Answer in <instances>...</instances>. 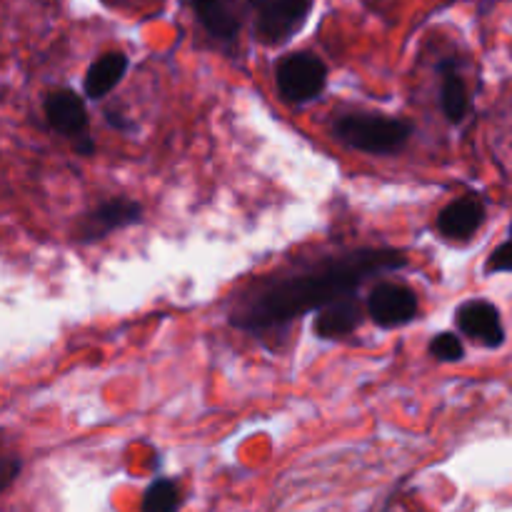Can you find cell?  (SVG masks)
Masks as SVG:
<instances>
[{
	"instance_id": "30bf717a",
	"label": "cell",
	"mask_w": 512,
	"mask_h": 512,
	"mask_svg": "<svg viewBox=\"0 0 512 512\" xmlns=\"http://www.w3.org/2000/svg\"><path fill=\"white\" fill-rule=\"evenodd\" d=\"M190 5L198 15L200 25L213 38L225 40V43L238 38L240 18L238 10H235V0H190Z\"/></svg>"
},
{
	"instance_id": "7a4b0ae2",
	"label": "cell",
	"mask_w": 512,
	"mask_h": 512,
	"mask_svg": "<svg viewBox=\"0 0 512 512\" xmlns=\"http://www.w3.org/2000/svg\"><path fill=\"white\" fill-rule=\"evenodd\" d=\"M333 130L348 148L368 155L398 153L410 140V133H413L405 120L375 113L343 115Z\"/></svg>"
},
{
	"instance_id": "3957f363",
	"label": "cell",
	"mask_w": 512,
	"mask_h": 512,
	"mask_svg": "<svg viewBox=\"0 0 512 512\" xmlns=\"http://www.w3.org/2000/svg\"><path fill=\"white\" fill-rule=\"evenodd\" d=\"M275 83L288 103H308L325 90L328 68L318 55L300 50V53H290L280 60L278 70H275Z\"/></svg>"
},
{
	"instance_id": "5bb4252c",
	"label": "cell",
	"mask_w": 512,
	"mask_h": 512,
	"mask_svg": "<svg viewBox=\"0 0 512 512\" xmlns=\"http://www.w3.org/2000/svg\"><path fill=\"white\" fill-rule=\"evenodd\" d=\"M180 508V493L178 485L170 480H158L145 490L143 512H178Z\"/></svg>"
},
{
	"instance_id": "5b68a950",
	"label": "cell",
	"mask_w": 512,
	"mask_h": 512,
	"mask_svg": "<svg viewBox=\"0 0 512 512\" xmlns=\"http://www.w3.org/2000/svg\"><path fill=\"white\" fill-rule=\"evenodd\" d=\"M368 313L380 328H400L418 315V295L398 283H383L370 293Z\"/></svg>"
},
{
	"instance_id": "8fae6325",
	"label": "cell",
	"mask_w": 512,
	"mask_h": 512,
	"mask_svg": "<svg viewBox=\"0 0 512 512\" xmlns=\"http://www.w3.org/2000/svg\"><path fill=\"white\" fill-rule=\"evenodd\" d=\"M360 323H363V308H360V303L353 295V298H343L325 305L320 310L318 320H315V333L325 340L343 338V335L358 330Z\"/></svg>"
},
{
	"instance_id": "2e32d148",
	"label": "cell",
	"mask_w": 512,
	"mask_h": 512,
	"mask_svg": "<svg viewBox=\"0 0 512 512\" xmlns=\"http://www.w3.org/2000/svg\"><path fill=\"white\" fill-rule=\"evenodd\" d=\"M18 473H20V458L10 453V450H5L3 443H0V493H3L15 478H18Z\"/></svg>"
},
{
	"instance_id": "e0dca14e",
	"label": "cell",
	"mask_w": 512,
	"mask_h": 512,
	"mask_svg": "<svg viewBox=\"0 0 512 512\" xmlns=\"http://www.w3.org/2000/svg\"><path fill=\"white\" fill-rule=\"evenodd\" d=\"M510 248H512L510 240H503V243L493 250V255H490L488 265H485V273H510L512 268Z\"/></svg>"
},
{
	"instance_id": "9c48e42d",
	"label": "cell",
	"mask_w": 512,
	"mask_h": 512,
	"mask_svg": "<svg viewBox=\"0 0 512 512\" xmlns=\"http://www.w3.org/2000/svg\"><path fill=\"white\" fill-rule=\"evenodd\" d=\"M485 220V208L478 198L473 195H465V198L453 200L448 208L440 213L438 218V230L445 238L453 240H465L470 235H475L480 230Z\"/></svg>"
},
{
	"instance_id": "7c38bea8",
	"label": "cell",
	"mask_w": 512,
	"mask_h": 512,
	"mask_svg": "<svg viewBox=\"0 0 512 512\" xmlns=\"http://www.w3.org/2000/svg\"><path fill=\"white\" fill-rule=\"evenodd\" d=\"M125 70H128V55L125 53L113 50V53L100 55L85 73V95L93 100L105 98L123 80Z\"/></svg>"
},
{
	"instance_id": "4fadbf2b",
	"label": "cell",
	"mask_w": 512,
	"mask_h": 512,
	"mask_svg": "<svg viewBox=\"0 0 512 512\" xmlns=\"http://www.w3.org/2000/svg\"><path fill=\"white\" fill-rule=\"evenodd\" d=\"M443 110L450 123H460L470 110L468 85H465V80L450 65H445L443 75Z\"/></svg>"
},
{
	"instance_id": "6da1fadb",
	"label": "cell",
	"mask_w": 512,
	"mask_h": 512,
	"mask_svg": "<svg viewBox=\"0 0 512 512\" xmlns=\"http://www.w3.org/2000/svg\"><path fill=\"white\" fill-rule=\"evenodd\" d=\"M408 263L403 253L388 248H363L325 258L303 270L270 278L250 290L230 313L240 330H268L290 323L310 310H323L335 300L353 298L370 275L390 273Z\"/></svg>"
},
{
	"instance_id": "ba28073f",
	"label": "cell",
	"mask_w": 512,
	"mask_h": 512,
	"mask_svg": "<svg viewBox=\"0 0 512 512\" xmlns=\"http://www.w3.org/2000/svg\"><path fill=\"white\" fill-rule=\"evenodd\" d=\"M458 325L465 335L480 340L488 348H500L505 343V328L500 313L488 300H468L458 308Z\"/></svg>"
},
{
	"instance_id": "8992f818",
	"label": "cell",
	"mask_w": 512,
	"mask_h": 512,
	"mask_svg": "<svg viewBox=\"0 0 512 512\" xmlns=\"http://www.w3.org/2000/svg\"><path fill=\"white\" fill-rule=\"evenodd\" d=\"M140 215H143V208H140L135 200L113 198L80 220L78 228H75V240H80V243L103 240L105 235H110L113 230L138 223Z\"/></svg>"
},
{
	"instance_id": "52a82bcc",
	"label": "cell",
	"mask_w": 512,
	"mask_h": 512,
	"mask_svg": "<svg viewBox=\"0 0 512 512\" xmlns=\"http://www.w3.org/2000/svg\"><path fill=\"white\" fill-rule=\"evenodd\" d=\"M45 118L50 128L65 138H88V110H85L83 98H78L73 90H53L45 98Z\"/></svg>"
},
{
	"instance_id": "9a60e30c",
	"label": "cell",
	"mask_w": 512,
	"mask_h": 512,
	"mask_svg": "<svg viewBox=\"0 0 512 512\" xmlns=\"http://www.w3.org/2000/svg\"><path fill=\"white\" fill-rule=\"evenodd\" d=\"M430 353L438 360H443V363H455V360L463 358L465 348L455 333H440L438 338L430 343Z\"/></svg>"
},
{
	"instance_id": "277c9868",
	"label": "cell",
	"mask_w": 512,
	"mask_h": 512,
	"mask_svg": "<svg viewBox=\"0 0 512 512\" xmlns=\"http://www.w3.org/2000/svg\"><path fill=\"white\" fill-rule=\"evenodd\" d=\"M255 13V33L263 43L280 45L308 20L313 0H248Z\"/></svg>"
}]
</instances>
